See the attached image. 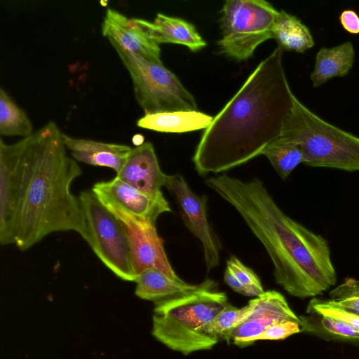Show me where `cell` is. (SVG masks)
<instances>
[{
  "label": "cell",
  "mask_w": 359,
  "mask_h": 359,
  "mask_svg": "<svg viewBox=\"0 0 359 359\" xmlns=\"http://www.w3.org/2000/svg\"><path fill=\"white\" fill-rule=\"evenodd\" d=\"M277 46L261 61L204 130L193 162L201 175L239 166L278 139L293 106L294 94Z\"/></svg>",
  "instance_id": "6da1fadb"
},
{
  "label": "cell",
  "mask_w": 359,
  "mask_h": 359,
  "mask_svg": "<svg viewBox=\"0 0 359 359\" xmlns=\"http://www.w3.org/2000/svg\"><path fill=\"white\" fill-rule=\"evenodd\" d=\"M205 183L236 210L262 243L276 283L289 294L305 299L335 285L327 241L287 216L259 179L243 181L224 174Z\"/></svg>",
  "instance_id": "7a4b0ae2"
},
{
  "label": "cell",
  "mask_w": 359,
  "mask_h": 359,
  "mask_svg": "<svg viewBox=\"0 0 359 359\" xmlns=\"http://www.w3.org/2000/svg\"><path fill=\"white\" fill-rule=\"evenodd\" d=\"M63 134L50 121L10 144L18 172L12 240L22 251L54 232L74 231L86 238L81 201L70 191L82 170L67 154Z\"/></svg>",
  "instance_id": "3957f363"
},
{
  "label": "cell",
  "mask_w": 359,
  "mask_h": 359,
  "mask_svg": "<svg viewBox=\"0 0 359 359\" xmlns=\"http://www.w3.org/2000/svg\"><path fill=\"white\" fill-rule=\"evenodd\" d=\"M216 287L217 283L209 279L196 292L154 302L152 335L186 355L210 349L198 330L231 304L226 294Z\"/></svg>",
  "instance_id": "277c9868"
},
{
  "label": "cell",
  "mask_w": 359,
  "mask_h": 359,
  "mask_svg": "<svg viewBox=\"0 0 359 359\" xmlns=\"http://www.w3.org/2000/svg\"><path fill=\"white\" fill-rule=\"evenodd\" d=\"M278 139L298 144L308 166L359 170V137L323 120L295 95Z\"/></svg>",
  "instance_id": "5b68a950"
},
{
  "label": "cell",
  "mask_w": 359,
  "mask_h": 359,
  "mask_svg": "<svg viewBox=\"0 0 359 359\" xmlns=\"http://www.w3.org/2000/svg\"><path fill=\"white\" fill-rule=\"evenodd\" d=\"M109 41L130 75L135 97L144 114L198 110L193 95L163 65L149 61Z\"/></svg>",
  "instance_id": "8992f818"
},
{
  "label": "cell",
  "mask_w": 359,
  "mask_h": 359,
  "mask_svg": "<svg viewBox=\"0 0 359 359\" xmlns=\"http://www.w3.org/2000/svg\"><path fill=\"white\" fill-rule=\"evenodd\" d=\"M278 13L264 0H227L222 8L219 52L236 61L251 57L257 47L273 39L272 27Z\"/></svg>",
  "instance_id": "52a82bcc"
},
{
  "label": "cell",
  "mask_w": 359,
  "mask_h": 359,
  "mask_svg": "<svg viewBox=\"0 0 359 359\" xmlns=\"http://www.w3.org/2000/svg\"><path fill=\"white\" fill-rule=\"evenodd\" d=\"M79 198L86 222L85 241L117 277L135 282L130 246L123 226L91 190L81 192Z\"/></svg>",
  "instance_id": "ba28073f"
},
{
  "label": "cell",
  "mask_w": 359,
  "mask_h": 359,
  "mask_svg": "<svg viewBox=\"0 0 359 359\" xmlns=\"http://www.w3.org/2000/svg\"><path fill=\"white\" fill-rule=\"evenodd\" d=\"M102 204L116 218L128 236L137 277L147 269H156L173 280H183L169 262L156 224L134 217L111 204Z\"/></svg>",
  "instance_id": "9c48e42d"
},
{
  "label": "cell",
  "mask_w": 359,
  "mask_h": 359,
  "mask_svg": "<svg viewBox=\"0 0 359 359\" xmlns=\"http://www.w3.org/2000/svg\"><path fill=\"white\" fill-rule=\"evenodd\" d=\"M165 187L175 196L186 226L201 241L207 271L217 267L220 245L208 220L206 196L194 192L178 173L167 175Z\"/></svg>",
  "instance_id": "30bf717a"
},
{
  "label": "cell",
  "mask_w": 359,
  "mask_h": 359,
  "mask_svg": "<svg viewBox=\"0 0 359 359\" xmlns=\"http://www.w3.org/2000/svg\"><path fill=\"white\" fill-rule=\"evenodd\" d=\"M252 301V313L222 339L243 347L251 344L255 337L273 325L286 321L300 323L299 318L290 309L284 296L276 290L264 291Z\"/></svg>",
  "instance_id": "8fae6325"
},
{
  "label": "cell",
  "mask_w": 359,
  "mask_h": 359,
  "mask_svg": "<svg viewBox=\"0 0 359 359\" xmlns=\"http://www.w3.org/2000/svg\"><path fill=\"white\" fill-rule=\"evenodd\" d=\"M91 191L102 203L111 204L154 224L160 215L172 212L164 196H149L116 176L111 180L95 183Z\"/></svg>",
  "instance_id": "7c38bea8"
},
{
  "label": "cell",
  "mask_w": 359,
  "mask_h": 359,
  "mask_svg": "<svg viewBox=\"0 0 359 359\" xmlns=\"http://www.w3.org/2000/svg\"><path fill=\"white\" fill-rule=\"evenodd\" d=\"M116 177L149 196H163L161 187H165L167 175L161 170L150 142L132 148Z\"/></svg>",
  "instance_id": "4fadbf2b"
},
{
  "label": "cell",
  "mask_w": 359,
  "mask_h": 359,
  "mask_svg": "<svg viewBox=\"0 0 359 359\" xmlns=\"http://www.w3.org/2000/svg\"><path fill=\"white\" fill-rule=\"evenodd\" d=\"M103 36L149 61L163 65L159 44L151 40L135 22L116 9L108 8L101 23Z\"/></svg>",
  "instance_id": "5bb4252c"
},
{
  "label": "cell",
  "mask_w": 359,
  "mask_h": 359,
  "mask_svg": "<svg viewBox=\"0 0 359 359\" xmlns=\"http://www.w3.org/2000/svg\"><path fill=\"white\" fill-rule=\"evenodd\" d=\"M135 22L156 43H172L196 52L206 46V41L195 26L184 19L157 13L154 22L134 18Z\"/></svg>",
  "instance_id": "9a60e30c"
},
{
  "label": "cell",
  "mask_w": 359,
  "mask_h": 359,
  "mask_svg": "<svg viewBox=\"0 0 359 359\" xmlns=\"http://www.w3.org/2000/svg\"><path fill=\"white\" fill-rule=\"evenodd\" d=\"M64 143L76 160L120 172L132 149L128 145L76 138L63 134Z\"/></svg>",
  "instance_id": "2e32d148"
},
{
  "label": "cell",
  "mask_w": 359,
  "mask_h": 359,
  "mask_svg": "<svg viewBox=\"0 0 359 359\" xmlns=\"http://www.w3.org/2000/svg\"><path fill=\"white\" fill-rule=\"evenodd\" d=\"M18 173L10 149L0 138V243L13 244L12 231L15 212Z\"/></svg>",
  "instance_id": "e0dca14e"
},
{
  "label": "cell",
  "mask_w": 359,
  "mask_h": 359,
  "mask_svg": "<svg viewBox=\"0 0 359 359\" xmlns=\"http://www.w3.org/2000/svg\"><path fill=\"white\" fill-rule=\"evenodd\" d=\"M208 281L191 284L173 280L156 269H147L137 276L135 293L140 299L156 302L196 292Z\"/></svg>",
  "instance_id": "ac0fdd59"
},
{
  "label": "cell",
  "mask_w": 359,
  "mask_h": 359,
  "mask_svg": "<svg viewBox=\"0 0 359 359\" xmlns=\"http://www.w3.org/2000/svg\"><path fill=\"white\" fill-rule=\"evenodd\" d=\"M213 116L198 111H172L144 114L137 121V126L163 133H185L205 130Z\"/></svg>",
  "instance_id": "d6986e66"
},
{
  "label": "cell",
  "mask_w": 359,
  "mask_h": 359,
  "mask_svg": "<svg viewBox=\"0 0 359 359\" xmlns=\"http://www.w3.org/2000/svg\"><path fill=\"white\" fill-rule=\"evenodd\" d=\"M354 60L355 50L351 41L332 48H320L310 75L313 86L317 88L334 77L347 75L353 65Z\"/></svg>",
  "instance_id": "ffe728a7"
},
{
  "label": "cell",
  "mask_w": 359,
  "mask_h": 359,
  "mask_svg": "<svg viewBox=\"0 0 359 359\" xmlns=\"http://www.w3.org/2000/svg\"><path fill=\"white\" fill-rule=\"evenodd\" d=\"M272 35L283 51L304 53L314 45L309 29L297 17L283 10L274 20Z\"/></svg>",
  "instance_id": "44dd1931"
},
{
  "label": "cell",
  "mask_w": 359,
  "mask_h": 359,
  "mask_svg": "<svg viewBox=\"0 0 359 359\" xmlns=\"http://www.w3.org/2000/svg\"><path fill=\"white\" fill-rule=\"evenodd\" d=\"M306 313L299 317L301 332L327 341L359 344V332L344 323L314 311H306Z\"/></svg>",
  "instance_id": "7402d4cb"
},
{
  "label": "cell",
  "mask_w": 359,
  "mask_h": 359,
  "mask_svg": "<svg viewBox=\"0 0 359 359\" xmlns=\"http://www.w3.org/2000/svg\"><path fill=\"white\" fill-rule=\"evenodd\" d=\"M253 309L252 299L246 306L239 309L230 304L212 320L201 327L198 333L211 349L226 333L243 323L252 313Z\"/></svg>",
  "instance_id": "603a6c76"
},
{
  "label": "cell",
  "mask_w": 359,
  "mask_h": 359,
  "mask_svg": "<svg viewBox=\"0 0 359 359\" xmlns=\"http://www.w3.org/2000/svg\"><path fill=\"white\" fill-rule=\"evenodd\" d=\"M34 132L32 123L25 111L3 88H0V135L25 138Z\"/></svg>",
  "instance_id": "cb8c5ba5"
},
{
  "label": "cell",
  "mask_w": 359,
  "mask_h": 359,
  "mask_svg": "<svg viewBox=\"0 0 359 359\" xmlns=\"http://www.w3.org/2000/svg\"><path fill=\"white\" fill-rule=\"evenodd\" d=\"M262 154L269 160L283 180H285L298 165L304 163L301 147L278 138L269 144Z\"/></svg>",
  "instance_id": "d4e9b609"
},
{
  "label": "cell",
  "mask_w": 359,
  "mask_h": 359,
  "mask_svg": "<svg viewBox=\"0 0 359 359\" xmlns=\"http://www.w3.org/2000/svg\"><path fill=\"white\" fill-rule=\"evenodd\" d=\"M228 268L238 280L246 288L248 296L258 297L264 292L261 280L252 269L243 264L240 259L232 255L226 261Z\"/></svg>",
  "instance_id": "484cf974"
},
{
  "label": "cell",
  "mask_w": 359,
  "mask_h": 359,
  "mask_svg": "<svg viewBox=\"0 0 359 359\" xmlns=\"http://www.w3.org/2000/svg\"><path fill=\"white\" fill-rule=\"evenodd\" d=\"M314 311L340 320L359 332V314L334 306L328 300L312 299L306 309V311Z\"/></svg>",
  "instance_id": "4316f807"
},
{
  "label": "cell",
  "mask_w": 359,
  "mask_h": 359,
  "mask_svg": "<svg viewBox=\"0 0 359 359\" xmlns=\"http://www.w3.org/2000/svg\"><path fill=\"white\" fill-rule=\"evenodd\" d=\"M301 332L300 323L294 321H286L273 325L268 327L262 333L255 337L251 344L258 340H280L284 339L292 334Z\"/></svg>",
  "instance_id": "83f0119b"
},
{
  "label": "cell",
  "mask_w": 359,
  "mask_h": 359,
  "mask_svg": "<svg viewBox=\"0 0 359 359\" xmlns=\"http://www.w3.org/2000/svg\"><path fill=\"white\" fill-rule=\"evenodd\" d=\"M351 296H359V280L348 278L330 292L332 299H337Z\"/></svg>",
  "instance_id": "f1b7e54d"
},
{
  "label": "cell",
  "mask_w": 359,
  "mask_h": 359,
  "mask_svg": "<svg viewBox=\"0 0 359 359\" xmlns=\"http://www.w3.org/2000/svg\"><path fill=\"white\" fill-rule=\"evenodd\" d=\"M343 28L350 34H359V15L353 10H344L339 15Z\"/></svg>",
  "instance_id": "f546056e"
},
{
  "label": "cell",
  "mask_w": 359,
  "mask_h": 359,
  "mask_svg": "<svg viewBox=\"0 0 359 359\" xmlns=\"http://www.w3.org/2000/svg\"><path fill=\"white\" fill-rule=\"evenodd\" d=\"M328 301L334 306L359 314V296H351Z\"/></svg>",
  "instance_id": "4dcf8cb0"
},
{
  "label": "cell",
  "mask_w": 359,
  "mask_h": 359,
  "mask_svg": "<svg viewBox=\"0 0 359 359\" xmlns=\"http://www.w3.org/2000/svg\"><path fill=\"white\" fill-rule=\"evenodd\" d=\"M224 282L235 292L248 296L246 288L238 280L234 274L226 267L224 274Z\"/></svg>",
  "instance_id": "1f68e13d"
}]
</instances>
